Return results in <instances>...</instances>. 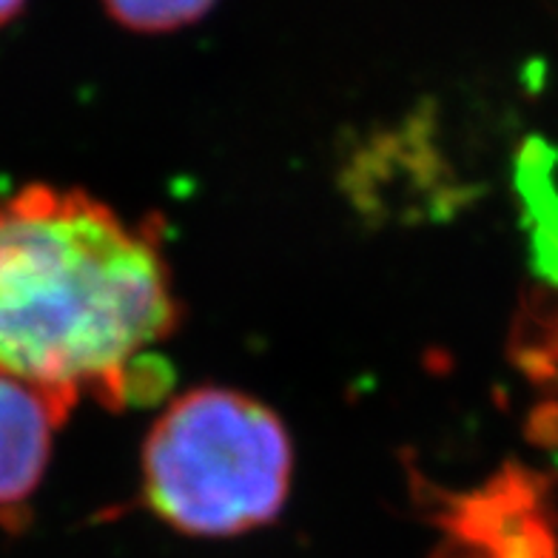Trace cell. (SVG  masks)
<instances>
[{
	"instance_id": "obj_2",
	"label": "cell",
	"mask_w": 558,
	"mask_h": 558,
	"mask_svg": "<svg viewBox=\"0 0 558 558\" xmlns=\"http://www.w3.org/2000/svg\"><path fill=\"white\" fill-rule=\"evenodd\" d=\"M291 468V439L277 413L234 390L199 388L151 427L143 493L180 533L236 536L277 519Z\"/></svg>"
},
{
	"instance_id": "obj_5",
	"label": "cell",
	"mask_w": 558,
	"mask_h": 558,
	"mask_svg": "<svg viewBox=\"0 0 558 558\" xmlns=\"http://www.w3.org/2000/svg\"><path fill=\"white\" fill-rule=\"evenodd\" d=\"M493 558H558L556 538L538 524L519 522L493 544Z\"/></svg>"
},
{
	"instance_id": "obj_1",
	"label": "cell",
	"mask_w": 558,
	"mask_h": 558,
	"mask_svg": "<svg viewBox=\"0 0 558 558\" xmlns=\"http://www.w3.org/2000/svg\"><path fill=\"white\" fill-rule=\"evenodd\" d=\"M177 319L151 236L83 192L0 194V374L77 402H125L160 379L148 353Z\"/></svg>"
},
{
	"instance_id": "obj_6",
	"label": "cell",
	"mask_w": 558,
	"mask_h": 558,
	"mask_svg": "<svg viewBox=\"0 0 558 558\" xmlns=\"http://www.w3.org/2000/svg\"><path fill=\"white\" fill-rule=\"evenodd\" d=\"M26 7V0H0V26H7L9 21H15Z\"/></svg>"
},
{
	"instance_id": "obj_7",
	"label": "cell",
	"mask_w": 558,
	"mask_h": 558,
	"mask_svg": "<svg viewBox=\"0 0 558 558\" xmlns=\"http://www.w3.org/2000/svg\"><path fill=\"white\" fill-rule=\"evenodd\" d=\"M553 371L558 374V328H556V337H553Z\"/></svg>"
},
{
	"instance_id": "obj_4",
	"label": "cell",
	"mask_w": 558,
	"mask_h": 558,
	"mask_svg": "<svg viewBox=\"0 0 558 558\" xmlns=\"http://www.w3.org/2000/svg\"><path fill=\"white\" fill-rule=\"evenodd\" d=\"M120 26L146 35L192 26L217 0H100Z\"/></svg>"
},
{
	"instance_id": "obj_3",
	"label": "cell",
	"mask_w": 558,
	"mask_h": 558,
	"mask_svg": "<svg viewBox=\"0 0 558 558\" xmlns=\"http://www.w3.org/2000/svg\"><path fill=\"white\" fill-rule=\"evenodd\" d=\"M69 399L0 374V522L23 513L52 459L54 430L72 411Z\"/></svg>"
}]
</instances>
